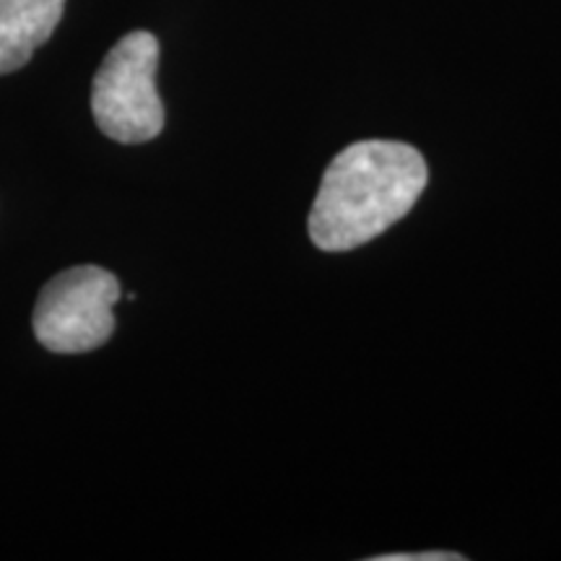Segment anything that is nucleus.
<instances>
[{
	"mask_svg": "<svg viewBox=\"0 0 561 561\" xmlns=\"http://www.w3.org/2000/svg\"><path fill=\"white\" fill-rule=\"evenodd\" d=\"M121 280L100 265H76L47 280L34 307V335L53 354H87L115 333Z\"/></svg>",
	"mask_w": 561,
	"mask_h": 561,
	"instance_id": "nucleus-3",
	"label": "nucleus"
},
{
	"mask_svg": "<svg viewBox=\"0 0 561 561\" xmlns=\"http://www.w3.org/2000/svg\"><path fill=\"white\" fill-rule=\"evenodd\" d=\"M66 0H0V76L32 60L37 47L53 37Z\"/></svg>",
	"mask_w": 561,
	"mask_h": 561,
	"instance_id": "nucleus-4",
	"label": "nucleus"
},
{
	"mask_svg": "<svg viewBox=\"0 0 561 561\" xmlns=\"http://www.w3.org/2000/svg\"><path fill=\"white\" fill-rule=\"evenodd\" d=\"M369 561H466V557L455 551H430V553H385V557H371Z\"/></svg>",
	"mask_w": 561,
	"mask_h": 561,
	"instance_id": "nucleus-5",
	"label": "nucleus"
},
{
	"mask_svg": "<svg viewBox=\"0 0 561 561\" xmlns=\"http://www.w3.org/2000/svg\"><path fill=\"white\" fill-rule=\"evenodd\" d=\"M159 42L130 32L107 53L91 83V112L104 136L117 144H146L164 128L157 91Z\"/></svg>",
	"mask_w": 561,
	"mask_h": 561,
	"instance_id": "nucleus-2",
	"label": "nucleus"
},
{
	"mask_svg": "<svg viewBox=\"0 0 561 561\" xmlns=\"http://www.w3.org/2000/svg\"><path fill=\"white\" fill-rule=\"evenodd\" d=\"M430 170L401 140H359L325 170L310 214V237L322 252L362 248L403 219L424 193Z\"/></svg>",
	"mask_w": 561,
	"mask_h": 561,
	"instance_id": "nucleus-1",
	"label": "nucleus"
}]
</instances>
